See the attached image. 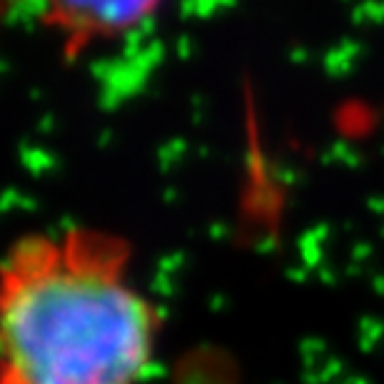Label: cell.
Here are the masks:
<instances>
[{"mask_svg": "<svg viewBox=\"0 0 384 384\" xmlns=\"http://www.w3.org/2000/svg\"><path fill=\"white\" fill-rule=\"evenodd\" d=\"M165 0H33L43 28L68 60L130 36L158 15Z\"/></svg>", "mask_w": 384, "mask_h": 384, "instance_id": "obj_2", "label": "cell"}, {"mask_svg": "<svg viewBox=\"0 0 384 384\" xmlns=\"http://www.w3.org/2000/svg\"><path fill=\"white\" fill-rule=\"evenodd\" d=\"M162 330L118 232H28L3 257L0 384H142Z\"/></svg>", "mask_w": 384, "mask_h": 384, "instance_id": "obj_1", "label": "cell"}, {"mask_svg": "<svg viewBox=\"0 0 384 384\" xmlns=\"http://www.w3.org/2000/svg\"><path fill=\"white\" fill-rule=\"evenodd\" d=\"M3 10L6 15H13V13H30L33 10V0H3Z\"/></svg>", "mask_w": 384, "mask_h": 384, "instance_id": "obj_3", "label": "cell"}]
</instances>
